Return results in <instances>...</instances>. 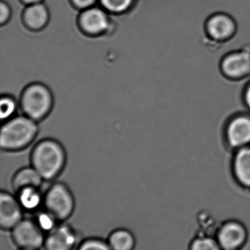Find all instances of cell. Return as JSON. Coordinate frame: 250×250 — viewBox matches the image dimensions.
Instances as JSON below:
<instances>
[{
  "instance_id": "1",
  "label": "cell",
  "mask_w": 250,
  "mask_h": 250,
  "mask_svg": "<svg viewBox=\"0 0 250 250\" xmlns=\"http://www.w3.org/2000/svg\"><path fill=\"white\" fill-rule=\"evenodd\" d=\"M66 160L64 147L53 138L41 140L31 151V166L44 181H52L60 176L66 166Z\"/></svg>"
},
{
  "instance_id": "2",
  "label": "cell",
  "mask_w": 250,
  "mask_h": 250,
  "mask_svg": "<svg viewBox=\"0 0 250 250\" xmlns=\"http://www.w3.org/2000/svg\"><path fill=\"white\" fill-rule=\"evenodd\" d=\"M37 123L23 114L4 122L0 133L1 149L19 151L30 146L38 133Z\"/></svg>"
},
{
  "instance_id": "3",
  "label": "cell",
  "mask_w": 250,
  "mask_h": 250,
  "mask_svg": "<svg viewBox=\"0 0 250 250\" xmlns=\"http://www.w3.org/2000/svg\"><path fill=\"white\" fill-rule=\"evenodd\" d=\"M19 106L23 115L38 123L51 113L54 106V96L46 85L33 82L26 85L22 90Z\"/></svg>"
},
{
  "instance_id": "4",
  "label": "cell",
  "mask_w": 250,
  "mask_h": 250,
  "mask_svg": "<svg viewBox=\"0 0 250 250\" xmlns=\"http://www.w3.org/2000/svg\"><path fill=\"white\" fill-rule=\"evenodd\" d=\"M44 207L47 212L59 221H64L73 214L74 198L67 185L62 182L54 183L44 195Z\"/></svg>"
},
{
  "instance_id": "5",
  "label": "cell",
  "mask_w": 250,
  "mask_h": 250,
  "mask_svg": "<svg viewBox=\"0 0 250 250\" xmlns=\"http://www.w3.org/2000/svg\"><path fill=\"white\" fill-rule=\"evenodd\" d=\"M12 239L22 250H38L44 247L45 236L37 222L23 219L12 229Z\"/></svg>"
},
{
  "instance_id": "6",
  "label": "cell",
  "mask_w": 250,
  "mask_h": 250,
  "mask_svg": "<svg viewBox=\"0 0 250 250\" xmlns=\"http://www.w3.org/2000/svg\"><path fill=\"white\" fill-rule=\"evenodd\" d=\"M220 71L232 81L245 79L250 75V51L242 49L229 53L220 62Z\"/></svg>"
},
{
  "instance_id": "7",
  "label": "cell",
  "mask_w": 250,
  "mask_h": 250,
  "mask_svg": "<svg viewBox=\"0 0 250 250\" xmlns=\"http://www.w3.org/2000/svg\"><path fill=\"white\" fill-rule=\"evenodd\" d=\"M225 138L235 151L250 146V115L239 114L230 118L225 129Z\"/></svg>"
},
{
  "instance_id": "8",
  "label": "cell",
  "mask_w": 250,
  "mask_h": 250,
  "mask_svg": "<svg viewBox=\"0 0 250 250\" xmlns=\"http://www.w3.org/2000/svg\"><path fill=\"white\" fill-rule=\"evenodd\" d=\"M248 237L246 228L235 220L226 222L219 229L216 239L223 250H239Z\"/></svg>"
},
{
  "instance_id": "9",
  "label": "cell",
  "mask_w": 250,
  "mask_h": 250,
  "mask_svg": "<svg viewBox=\"0 0 250 250\" xmlns=\"http://www.w3.org/2000/svg\"><path fill=\"white\" fill-rule=\"evenodd\" d=\"M23 220V208L17 198L7 192L0 193V226L4 230H12Z\"/></svg>"
},
{
  "instance_id": "10",
  "label": "cell",
  "mask_w": 250,
  "mask_h": 250,
  "mask_svg": "<svg viewBox=\"0 0 250 250\" xmlns=\"http://www.w3.org/2000/svg\"><path fill=\"white\" fill-rule=\"evenodd\" d=\"M76 244V234L68 226H55L45 237V250H73Z\"/></svg>"
},
{
  "instance_id": "11",
  "label": "cell",
  "mask_w": 250,
  "mask_h": 250,
  "mask_svg": "<svg viewBox=\"0 0 250 250\" xmlns=\"http://www.w3.org/2000/svg\"><path fill=\"white\" fill-rule=\"evenodd\" d=\"M232 173L238 185L250 189V146L235 151L232 160Z\"/></svg>"
},
{
  "instance_id": "12",
  "label": "cell",
  "mask_w": 250,
  "mask_h": 250,
  "mask_svg": "<svg viewBox=\"0 0 250 250\" xmlns=\"http://www.w3.org/2000/svg\"><path fill=\"white\" fill-rule=\"evenodd\" d=\"M207 30L214 41H227L234 34L235 23L226 15H217L208 21Z\"/></svg>"
},
{
  "instance_id": "13",
  "label": "cell",
  "mask_w": 250,
  "mask_h": 250,
  "mask_svg": "<svg viewBox=\"0 0 250 250\" xmlns=\"http://www.w3.org/2000/svg\"><path fill=\"white\" fill-rule=\"evenodd\" d=\"M44 179L32 167H23L13 175L12 186L16 192L26 188H41Z\"/></svg>"
},
{
  "instance_id": "14",
  "label": "cell",
  "mask_w": 250,
  "mask_h": 250,
  "mask_svg": "<svg viewBox=\"0 0 250 250\" xmlns=\"http://www.w3.org/2000/svg\"><path fill=\"white\" fill-rule=\"evenodd\" d=\"M82 26L90 34H98L107 29L108 21L104 12L98 9H91L82 15Z\"/></svg>"
},
{
  "instance_id": "15",
  "label": "cell",
  "mask_w": 250,
  "mask_h": 250,
  "mask_svg": "<svg viewBox=\"0 0 250 250\" xmlns=\"http://www.w3.org/2000/svg\"><path fill=\"white\" fill-rule=\"evenodd\" d=\"M40 188H26L16 192L18 201L23 209L34 211L44 201V197L39 191Z\"/></svg>"
},
{
  "instance_id": "16",
  "label": "cell",
  "mask_w": 250,
  "mask_h": 250,
  "mask_svg": "<svg viewBox=\"0 0 250 250\" xmlns=\"http://www.w3.org/2000/svg\"><path fill=\"white\" fill-rule=\"evenodd\" d=\"M107 242L112 250H133L135 247V236L126 229L114 230Z\"/></svg>"
},
{
  "instance_id": "17",
  "label": "cell",
  "mask_w": 250,
  "mask_h": 250,
  "mask_svg": "<svg viewBox=\"0 0 250 250\" xmlns=\"http://www.w3.org/2000/svg\"><path fill=\"white\" fill-rule=\"evenodd\" d=\"M48 19L46 9L42 4L31 6L25 13V20L32 29H38L42 27Z\"/></svg>"
},
{
  "instance_id": "18",
  "label": "cell",
  "mask_w": 250,
  "mask_h": 250,
  "mask_svg": "<svg viewBox=\"0 0 250 250\" xmlns=\"http://www.w3.org/2000/svg\"><path fill=\"white\" fill-rule=\"evenodd\" d=\"M19 101L10 95H2L0 99V119L5 122L14 117L17 111Z\"/></svg>"
},
{
  "instance_id": "19",
  "label": "cell",
  "mask_w": 250,
  "mask_h": 250,
  "mask_svg": "<svg viewBox=\"0 0 250 250\" xmlns=\"http://www.w3.org/2000/svg\"><path fill=\"white\" fill-rule=\"evenodd\" d=\"M190 250H223L215 237L200 236L191 244Z\"/></svg>"
},
{
  "instance_id": "20",
  "label": "cell",
  "mask_w": 250,
  "mask_h": 250,
  "mask_svg": "<svg viewBox=\"0 0 250 250\" xmlns=\"http://www.w3.org/2000/svg\"><path fill=\"white\" fill-rule=\"evenodd\" d=\"M77 250H112L108 242L102 239L92 238L83 241Z\"/></svg>"
},
{
  "instance_id": "21",
  "label": "cell",
  "mask_w": 250,
  "mask_h": 250,
  "mask_svg": "<svg viewBox=\"0 0 250 250\" xmlns=\"http://www.w3.org/2000/svg\"><path fill=\"white\" fill-rule=\"evenodd\" d=\"M104 7L113 12H121L126 10L132 0H101Z\"/></svg>"
},
{
  "instance_id": "22",
  "label": "cell",
  "mask_w": 250,
  "mask_h": 250,
  "mask_svg": "<svg viewBox=\"0 0 250 250\" xmlns=\"http://www.w3.org/2000/svg\"><path fill=\"white\" fill-rule=\"evenodd\" d=\"M56 219L53 217L51 214L48 212H45V214H42L38 217V220L37 223L39 225L40 227L43 229V230H52L55 226H54V222L56 221Z\"/></svg>"
},
{
  "instance_id": "23",
  "label": "cell",
  "mask_w": 250,
  "mask_h": 250,
  "mask_svg": "<svg viewBox=\"0 0 250 250\" xmlns=\"http://www.w3.org/2000/svg\"><path fill=\"white\" fill-rule=\"evenodd\" d=\"M0 10H1V14H0V21L1 23H2L4 21L7 20V18L9 16V9L7 6L4 3H1V6H0Z\"/></svg>"
},
{
  "instance_id": "24",
  "label": "cell",
  "mask_w": 250,
  "mask_h": 250,
  "mask_svg": "<svg viewBox=\"0 0 250 250\" xmlns=\"http://www.w3.org/2000/svg\"><path fill=\"white\" fill-rule=\"evenodd\" d=\"M243 99L247 108L250 110V82L248 83L245 91H244Z\"/></svg>"
},
{
  "instance_id": "25",
  "label": "cell",
  "mask_w": 250,
  "mask_h": 250,
  "mask_svg": "<svg viewBox=\"0 0 250 250\" xmlns=\"http://www.w3.org/2000/svg\"><path fill=\"white\" fill-rule=\"evenodd\" d=\"M73 1L79 7H84L91 5L95 0H73Z\"/></svg>"
},
{
  "instance_id": "26",
  "label": "cell",
  "mask_w": 250,
  "mask_h": 250,
  "mask_svg": "<svg viewBox=\"0 0 250 250\" xmlns=\"http://www.w3.org/2000/svg\"><path fill=\"white\" fill-rule=\"evenodd\" d=\"M26 2H36V1H39V0H24Z\"/></svg>"
},
{
  "instance_id": "27",
  "label": "cell",
  "mask_w": 250,
  "mask_h": 250,
  "mask_svg": "<svg viewBox=\"0 0 250 250\" xmlns=\"http://www.w3.org/2000/svg\"></svg>"
},
{
  "instance_id": "28",
  "label": "cell",
  "mask_w": 250,
  "mask_h": 250,
  "mask_svg": "<svg viewBox=\"0 0 250 250\" xmlns=\"http://www.w3.org/2000/svg\"></svg>"
}]
</instances>
